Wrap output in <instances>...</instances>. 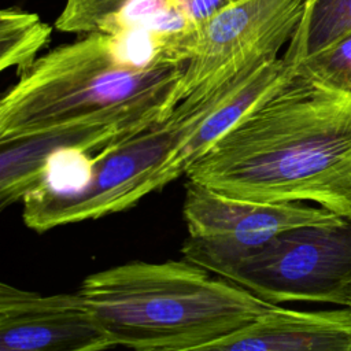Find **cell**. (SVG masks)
Listing matches in <instances>:
<instances>
[{
  "label": "cell",
  "instance_id": "obj_1",
  "mask_svg": "<svg viewBox=\"0 0 351 351\" xmlns=\"http://www.w3.org/2000/svg\"><path fill=\"white\" fill-rule=\"evenodd\" d=\"M149 29L92 32L38 56L0 100V144L90 123L162 121L184 73Z\"/></svg>",
  "mask_w": 351,
  "mask_h": 351
},
{
  "label": "cell",
  "instance_id": "obj_2",
  "mask_svg": "<svg viewBox=\"0 0 351 351\" xmlns=\"http://www.w3.org/2000/svg\"><path fill=\"white\" fill-rule=\"evenodd\" d=\"M78 292L112 347L137 351H210L273 304L186 259L121 263Z\"/></svg>",
  "mask_w": 351,
  "mask_h": 351
},
{
  "label": "cell",
  "instance_id": "obj_3",
  "mask_svg": "<svg viewBox=\"0 0 351 351\" xmlns=\"http://www.w3.org/2000/svg\"><path fill=\"white\" fill-rule=\"evenodd\" d=\"M303 0H236L197 26L185 27L184 73L162 114L191 111L261 66L276 60L300 22Z\"/></svg>",
  "mask_w": 351,
  "mask_h": 351
},
{
  "label": "cell",
  "instance_id": "obj_4",
  "mask_svg": "<svg viewBox=\"0 0 351 351\" xmlns=\"http://www.w3.org/2000/svg\"><path fill=\"white\" fill-rule=\"evenodd\" d=\"M195 110L174 108L149 128L89 156L85 181L70 192L38 185L22 199V218L36 232L99 219L136 206L144 186L188 129Z\"/></svg>",
  "mask_w": 351,
  "mask_h": 351
},
{
  "label": "cell",
  "instance_id": "obj_5",
  "mask_svg": "<svg viewBox=\"0 0 351 351\" xmlns=\"http://www.w3.org/2000/svg\"><path fill=\"white\" fill-rule=\"evenodd\" d=\"M218 276L274 304L341 306L343 291L351 280V218L287 229Z\"/></svg>",
  "mask_w": 351,
  "mask_h": 351
},
{
  "label": "cell",
  "instance_id": "obj_6",
  "mask_svg": "<svg viewBox=\"0 0 351 351\" xmlns=\"http://www.w3.org/2000/svg\"><path fill=\"white\" fill-rule=\"evenodd\" d=\"M182 215L188 229L181 247L184 259L217 276L287 229L344 219L307 202L240 199L192 180L185 184Z\"/></svg>",
  "mask_w": 351,
  "mask_h": 351
},
{
  "label": "cell",
  "instance_id": "obj_7",
  "mask_svg": "<svg viewBox=\"0 0 351 351\" xmlns=\"http://www.w3.org/2000/svg\"><path fill=\"white\" fill-rule=\"evenodd\" d=\"M114 348L85 298L44 295L0 284V351H104Z\"/></svg>",
  "mask_w": 351,
  "mask_h": 351
},
{
  "label": "cell",
  "instance_id": "obj_8",
  "mask_svg": "<svg viewBox=\"0 0 351 351\" xmlns=\"http://www.w3.org/2000/svg\"><path fill=\"white\" fill-rule=\"evenodd\" d=\"M289 67L291 63L280 56L196 107L188 129L145 184L144 196L185 174L197 158L280 84Z\"/></svg>",
  "mask_w": 351,
  "mask_h": 351
},
{
  "label": "cell",
  "instance_id": "obj_9",
  "mask_svg": "<svg viewBox=\"0 0 351 351\" xmlns=\"http://www.w3.org/2000/svg\"><path fill=\"white\" fill-rule=\"evenodd\" d=\"M210 351H351V308L296 310L273 303Z\"/></svg>",
  "mask_w": 351,
  "mask_h": 351
},
{
  "label": "cell",
  "instance_id": "obj_10",
  "mask_svg": "<svg viewBox=\"0 0 351 351\" xmlns=\"http://www.w3.org/2000/svg\"><path fill=\"white\" fill-rule=\"evenodd\" d=\"M149 126L130 122L90 123L0 144L1 208L22 202L27 192L43 182L48 162L55 154L64 149L95 152Z\"/></svg>",
  "mask_w": 351,
  "mask_h": 351
},
{
  "label": "cell",
  "instance_id": "obj_11",
  "mask_svg": "<svg viewBox=\"0 0 351 351\" xmlns=\"http://www.w3.org/2000/svg\"><path fill=\"white\" fill-rule=\"evenodd\" d=\"M350 32L351 0H303L300 22L282 56L299 63Z\"/></svg>",
  "mask_w": 351,
  "mask_h": 351
},
{
  "label": "cell",
  "instance_id": "obj_12",
  "mask_svg": "<svg viewBox=\"0 0 351 351\" xmlns=\"http://www.w3.org/2000/svg\"><path fill=\"white\" fill-rule=\"evenodd\" d=\"M52 27L36 12L15 7L0 11V70H27L51 41Z\"/></svg>",
  "mask_w": 351,
  "mask_h": 351
},
{
  "label": "cell",
  "instance_id": "obj_13",
  "mask_svg": "<svg viewBox=\"0 0 351 351\" xmlns=\"http://www.w3.org/2000/svg\"><path fill=\"white\" fill-rule=\"evenodd\" d=\"M133 0H66L55 29L64 33L108 32Z\"/></svg>",
  "mask_w": 351,
  "mask_h": 351
},
{
  "label": "cell",
  "instance_id": "obj_14",
  "mask_svg": "<svg viewBox=\"0 0 351 351\" xmlns=\"http://www.w3.org/2000/svg\"><path fill=\"white\" fill-rule=\"evenodd\" d=\"M295 66L329 86L351 92V32Z\"/></svg>",
  "mask_w": 351,
  "mask_h": 351
},
{
  "label": "cell",
  "instance_id": "obj_15",
  "mask_svg": "<svg viewBox=\"0 0 351 351\" xmlns=\"http://www.w3.org/2000/svg\"><path fill=\"white\" fill-rule=\"evenodd\" d=\"M171 11L186 26H197L236 0H167Z\"/></svg>",
  "mask_w": 351,
  "mask_h": 351
},
{
  "label": "cell",
  "instance_id": "obj_16",
  "mask_svg": "<svg viewBox=\"0 0 351 351\" xmlns=\"http://www.w3.org/2000/svg\"><path fill=\"white\" fill-rule=\"evenodd\" d=\"M341 306H347L351 308V280L348 281V284L346 285L344 291H343V302Z\"/></svg>",
  "mask_w": 351,
  "mask_h": 351
}]
</instances>
